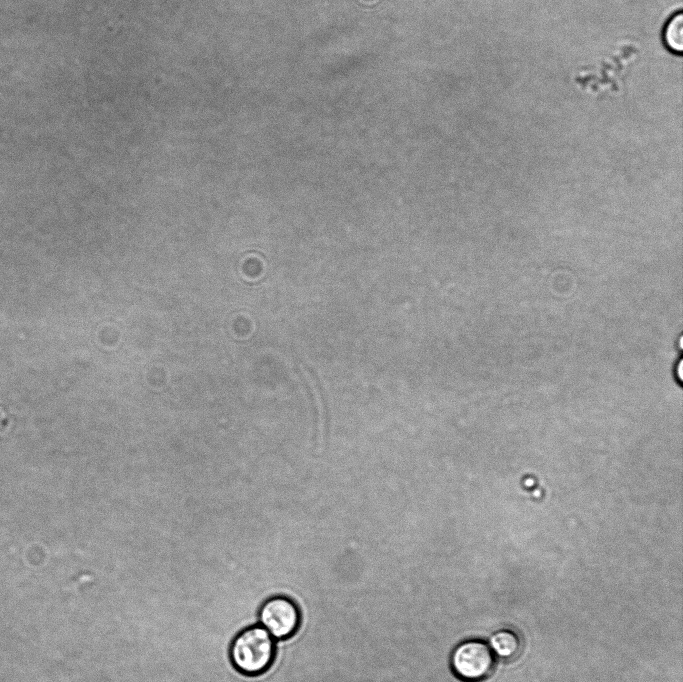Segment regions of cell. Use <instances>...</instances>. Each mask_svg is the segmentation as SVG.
<instances>
[{
	"label": "cell",
	"instance_id": "7a4b0ae2",
	"mask_svg": "<svg viewBox=\"0 0 683 682\" xmlns=\"http://www.w3.org/2000/svg\"><path fill=\"white\" fill-rule=\"evenodd\" d=\"M496 664V656L488 643L469 639L459 643L450 656V666L460 680L480 682L488 678Z\"/></svg>",
	"mask_w": 683,
	"mask_h": 682
},
{
	"label": "cell",
	"instance_id": "5b68a950",
	"mask_svg": "<svg viewBox=\"0 0 683 682\" xmlns=\"http://www.w3.org/2000/svg\"><path fill=\"white\" fill-rule=\"evenodd\" d=\"M663 41L672 53L680 55L683 51V15L679 11L674 14L665 24L663 29Z\"/></svg>",
	"mask_w": 683,
	"mask_h": 682
},
{
	"label": "cell",
	"instance_id": "277c9868",
	"mask_svg": "<svg viewBox=\"0 0 683 682\" xmlns=\"http://www.w3.org/2000/svg\"><path fill=\"white\" fill-rule=\"evenodd\" d=\"M489 646L495 656L510 660L520 653L521 640L516 632L510 629H502L490 637Z\"/></svg>",
	"mask_w": 683,
	"mask_h": 682
},
{
	"label": "cell",
	"instance_id": "6da1fadb",
	"mask_svg": "<svg viewBox=\"0 0 683 682\" xmlns=\"http://www.w3.org/2000/svg\"><path fill=\"white\" fill-rule=\"evenodd\" d=\"M276 653V640L261 625L241 631L230 646L233 666L242 674L256 676L266 672Z\"/></svg>",
	"mask_w": 683,
	"mask_h": 682
},
{
	"label": "cell",
	"instance_id": "3957f363",
	"mask_svg": "<svg viewBox=\"0 0 683 682\" xmlns=\"http://www.w3.org/2000/svg\"><path fill=\"white\" fill-rule=\"evenodd\" d=\"M258 619L260 625L275 640H285L297 632L301 622V615L298 605L292 599L283 595H277L267 599L261 605Z\"/></svg>",
	"mask_w": 683,
	"mask_h": 682
}]
</instances>
